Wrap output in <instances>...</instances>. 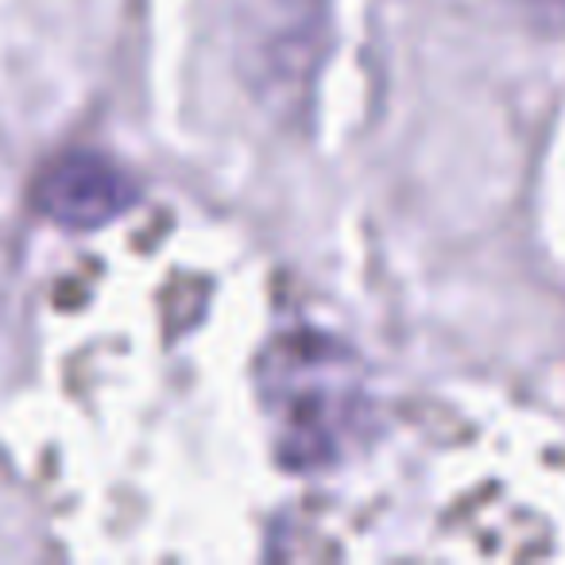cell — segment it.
I'll return each mask as SVG.
<instances>
[{
    "label": "cell",
    "instance_id": "2",
    "mask_svg": "<svg viewBox=\"0 0 565 565\" xmlns=\"http://www.w3.org/2000/svg\"><path fill=\"white\" fill-rule=\"evenodd\" d=\"M128 205H136V182L97 151H71L35 182V210L66 228L109 225L128 213Z\"/></svg>",
    "mask_w": 565,
    "mask_h": 565
},
{
    "label": "cell",
    "instance_id": "1",
    "mask_svg": "<svg viewBox=\"0 0 565 565\" xmlns=\"http://www.w3.org/2000/svg\"><path fill=\"white\" fill-rule=\"evenodd\" d=\"M259 395L279 457L291 469L338 461L369 415L361 364L345 345L322 333L275 341L259 361Z\"/></svg>",
    "mask_w": 565,
    "mask_h": 565
},
{
    "label": "cell",
    "instance_id": "4",
    "mask_svg": "<svg viewBox=\"0 0 565 565\" xmlns=\"http://www.w3.org/2000/svg\"><path fill=\"white\" fill-rule=\"evenodd\" d=\"M519 9H526L542 28L565 35V0H515Z\"/></svg>",
    "mask_w": 565,
    "mask_h": 565
},
{
    "label": "cell",
    "instance_id": "3",
    "mask_svg": "<svg viewBox=\"0 0 565 565\" xmlns=\"http://www.w3.org/2000/svg\"><path fill=\"white\" fill-rule=\"evenodd\" d=\"M244 35L248 40V66L256 71V82H271L282 97L291 86H307L310 66H315V40L318 32V9L310 4H259L256 12H244Z\"/></svg>",
    "mask_w": 565,
    "mask_h": 565
}]
</instances>
